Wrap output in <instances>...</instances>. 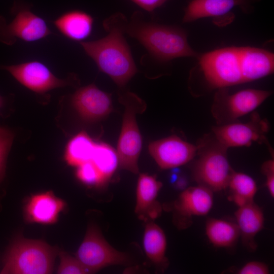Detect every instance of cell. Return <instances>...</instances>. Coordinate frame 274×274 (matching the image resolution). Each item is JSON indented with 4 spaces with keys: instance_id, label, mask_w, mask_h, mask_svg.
<instances>
[{
    "instance_id": "f546056e",
    "label": "cell",
    "mask_w": 274,
    "mask_h": 274,
    "mask_svg": "<svg viewBox=\"0 0 274 274\" xmlns=\"http://www.w3.org/2000/svg\"><path fill=\"white\" fill-rule=\"evenodd\" d=\"M262 170L266 177L265 185L270 196H274V161L270 159L264 162Z\"/></svg>"
},
{
    "instance_id": "e0dca14e",
    "label": "cell",
    "mask_w": 274,
    "mask_h": 274,
    "mask_svg": "<svg viewBox=\"0 0 274 274\" xmlns=\"http://www.w3.org/2000/svg\"><path fill=\"white\" fill-rule=\"evenodd\" d=\"M238 52L243 83L273 73L274 55L272 52L251 47H238Z\"/></svg>"
},
{
    "instance_id": "ac0fdd59",
    "label": "cell",
    "mask_w": 274,
    "mask_h": 274,
    "mask_svg": "<svg viewBox=\"0 0 274 274\" xmlns=\"http://www.w3.org/2000/svg\"><path fill=\"white\" fill-rule=\"evenodd\" d=\"M235 217L243 244L249 250L255 251L257 248L255 237L264 224L262 210L252 201L238 207Z\"/></svg>"
},
{
    "instance_id": "3957f363",
    "label": "cell",
    "mask_w": 274,
    "mask_h": 274,
    "mask_svg": "<svg viewBox=\"0 0 274 274\" xmlns=\"http://www.w3.org/2000/svg\"><path fill=\"white\" fill-rule=\"evenodd\" d=\"M57 249L43 241L18 238L3 259L2 274H46L53 271Z\"/></svg>"
},
{
    "instance_id": "484cf974",
    "label": "cell",
    "mask_w": 274,
    "mask_h": 274,
    "mask_svg": "<svg viewBox=\"0 0 274 274\" xmlns=\"http://www.w3.org/2000/svg\"><path fill=\"white\" fill-rule=\"evenodd\" d=\"M77 178L83 183L90 185L100 186L107 181L94 163L89 161L77 167Z\"/></svg>"
},
{
    "instance_id": "cb8c5ba5",
    "label": "cell",
    "mask_w": 274,
    "mask_h": 274,
    "mask_svg": "<svg viewBox=\"0 0 274 274\" xmlns=\"http://www.w3.org/2000/svg\"><path fill=\"white\" fill-rule=\"evenodd\" d=\"M95 143L84 131L74 136L68 143L65 159L68 164L78 167L91 160Z\"/></svg>"
},
{
    "instance_id": "d6986e66",
    "label": "cell",
    "mask_w": 274,
    "mask_h": 274,
    "mask_svg": "<svg viewBox=\"0 0 274 274\" xmlns=\"http://www.w3.org/2000/svg\"><path fill=\"white\" fill-rule=\"evenodd\" d=\"M257 0H192L185 10L184 22H190L207 17L227 14L236 6L247 10L250 4Z\"/></svg>"
},
{
    "instance_id": "9c48e42d",
    "label": "cell",
    "mask_w": 274,
    "mask_h": 274,
    "mask_svg": "<svg viewBox=\"0 0 274 274\" xmlns=\"http://www.w3.org/2000/svg\"><path fill=\"white\" fill-rule=\"evenodd\" d=\"M271 94L270 91L247 89L230 95L222 90L216 95L213 112L220 121H232L252 112Z\"/></svg>"
},
{
    "instance_id": "7402d4cb",
    "label": "cell",
    "mask_w": 274,
    "mask_h": 274,
    "mask_svg": "<svg viewBox=\"0 0 274 274\" xmlns=\"http://www.w3.org/2000/svg\"><path fill=\"white\" fill-rule=\"evenodd\" d=\"M205 229L209 242L218 248L231 247L240 236L236 223L220 219H208Z\"/></svg>"
},
{
    "instance_id": "6da1fadb",
    "label": "cell",
    "mask_w": 274,
    "mask_h": 274,
    "mask_svg": "<svg viewBox=\"0 0 274 274\" xmlns=\"http://www.w3.org/2000/svg\"><path fill=\"white\" fill-rule=\"evenodd\" d=\"M103 26L104 28H114L136 39L154 58L160 61L197 55L189 45L184 30L146 21L139 11L134 12L129 21L121 13L112 15L104 20Z\"/></svg>"
},
{
    "instance_id": "8992f818",
    "label": "cell",
    "mask_w": 274,
    "mask_h": 274,
    "mask_svg": "<svg viewBox=\"0 0 274 274\" xmlns=\"http://www.w3.org/2000/svg\"><path fill=\"white\" fill-rule=\"evenodd\" d=\"M76 258L90 273L110 265H126L130 262L129 256L112 247L93 224L88 226Z\"/></svg>"
},
{
    "instance_id": "4fadbf2b",
    "label": "cell",
    "mask_w": 274,
    "mask_h": 274,
    "mask_svg": "<svg viewBox=\"0 0 274 274\" xmlns=\"http://www.w3.org/2000/svg\"><path fill=\"white\" fill-rule=\"evenodd\" d=\"M72 102L81 117L87 121L100 119L112 110L110 95L94 84L77 90L72 95Z\"/></svg>"
},
{
    "instance_id": "ffe728a7",
    "label": "cell",
    "mask_w": 274,
    "mask_h": 274,
    "mask_svg": "<svg viewBox=\"0 0 274 274\" xmlns=\"http://www.w3.org/2000/svg\"><path fill=\"white\" fill-rule=\"evenodd\" d=\"M57 29L65 37L81 42L91 33L93 19L81 10H72L59 16L54 21Z\"/></svg>"
},
{
    "instance_id": "7c38bea8",
    "label": "cell",
    "mask_w": 274,
    "mask_h": 274,
    "mask_svg": "<svg viewBox=\"0 0 274 274\" xmlns=\"http://www.w3.org/2000/svg\"><path fill=\"white\" fill-rule=\"evenodd\" d=\"M198 146L173 135L153 141L149 145V151L162 169L183 165L191 161L198 150Z\"/></svg>"
},
{
    "instance_id": "44dd1931",
    "label": "cell",
    "mask_w": 274,
    "mask_h": 274,
    "mask_svg": "<svg viewBox=\"0 0 274 274\" xmlns=\"http://www.w3.org/2000/svg\"><path fill=\"white\" fill-rule=\"evenodd\" d=\"M166 246L162 229L153 221L147 222L143 235L144 249L148 259L161 270H164L168 265L165 255Z\"/></svg>"
},
{
    "instance_id": "4dcf8cb0",
    "label": "cell",
    "mask_w": 274,
    "mask_h": 274,
    "mask_svg": "<svg viewBox=\"0 0 274 274\" xmlns=\"http://www.w3.org/2000/svg\"><path fill=\"white\" fill-rule=\"evenodd\" d=\"M148 12H153L163 5L167 0H130Z\"/></svg>"
},
{
    "instance_id": "4316f807",
    "label": "cell",
    "mask_w": 274,
    "mask_h": 274,
    "mask_svg": "<svg viewBox=\"0 0 274 274\" xmlns=\"http://www.w3.org/2000/svg\"><path fill=\"white\" fill-rule=\"evenodd\" d=\"M60 264L57 273L59 274H85L89 271L82 265L77 258H74L64 252L59 253Z\"/></svg>"
},
{
    "instance_id": "f1b7e54d",
    "label": "cell",
    "mask_w": 274,
    "mask_h": 274,
    "mask_svg": "<svg viewBox=\"0 0 274 274\" xmlns=\"http://www.w3.org/2000/svg\"><path fill=\"white\" fill-rule=\"evenodd\" d=\"M238 274H268V266L264 263L253 261L247 263L238 271Z\"/></svg>"
},
{
    "instance_id": "ba28073f",
    "label": "cell",
    "mask_w": 274,
    "mask_h": 274,
    "mask_svg": "<svg viewBox=\"0 0 274 274\" xmlns=\"http://www.w3.org/2000/svg\"><path fill=\"white\" fill-rule=\"evenodd\" d=\"M0 68L8 71L21 84L38 93L73 85L77 80L75 76L67 79H59L44 63L36 60L2 65Z\"/></svg>"
},
{
    "instance_id": "30bf717a",
    "label": "cell",
    "mask_w": 274,
    "mask_h": 274,
    "mask_svg": "<svg viewBox=\"0 0 274 274\" xmlns=\"http://www.w3.org/2000/svg\"><path fill=\"white\" fill-rule=\"evenodd\" d=\"M51 33L45 21L28 9L19 10L9 24L0 16V42L9 45L14 43L17 39L34 42Z\"/></svg>"
},
{
    "instance_id": "d4e9b609",
    "label": "cell",
    "mask_w": 274,
    "mask_h": 274,
    "mask_svg": "<svg viewBox=\"0 0 274 274\" xmlns=\"http://www.w3.org/2000/svg\"><path fill=\"white\" fill-rule=\"evenodd\" d=\"M92 161L108 181L119 164L117 151L104 143H95Z\"/></svg>"
},
{
    "instance_id": "5bb4252c",
    "label": "cell",
    "mask_w": 274,
    "mask_h": 274,
    "mask_svg": "<svg viewBox=\"0 0 274 274\" xmlns=\"http://www.w3.org/2000/svg\"><path fill=\"white\" fill-rule=\"evenodd\" d=\"M65 207V202L51 191L35 194L26 202L24 218L28 223L53 224L57 221Z\"/></svg>"
},
{
    "instance_id": "52a82bcc",
    "label": "cell",
    "mask_w": 274,
    "mask_h": 274,
    "mask_svg": "<svg viewBox=\"0 0 274 274\" xmlns=\"http://www.w3.org/2000/svg\"><path fill=\"white\" fill-rule=\"evenodd\" d=\"M199 64L212 87L223 88L243 83L238 47H226L207 53Z\"/></svg>"
},
{
    "instance_id": "1f68e13d",
    "label": "cell",
    "mask_w": 274,
    "mask_h": 274,
    "mask_svg": "<svg viewBox=\"0 0 274 274\" xmlns=\"http://www.w3.org/2000/svg\"><path fill=\"white\" fill-rule=\"evenodd\" d=\"M5 101V98L0 95V110L3 107Z\"/></svg>"
},
{
    "instance_id": "5b68a950",
    "label": "cell",
    "mask_w": 274,
    "mask_h": 274,
    "mask_svg": "<svg viewBox=\"0 0 274 274\" xmlns=\"http://www.w3.org/2000/svg\"><path fill=\"white\" fill-rule=\"evenodd\" d=\"M198 147L201 151L193 167L194 180L213 192L225 189L233 171L227 158V148L216 139L215 142L208 145L202 143Z\"/></svg>"
},
{
    "instance_id": "603a6c76",
    "label": "cell",
    "mask_w": 274,
    "mask_h": 274,
    "mask_svg": "<svg viewBox=\"0 0 274 274\" xmlns=\"http://www.w3.org/2000/svg\"><path fill=\"white\" fill-rule=\"evenodd\" d=\"M227 187L231 192L230 199L238 207L250 202L257 191L256 182L250 176L233 170L229 178Z\"/></svg>"
},
{
    "instance_id": "2e32d148",
    "label": "cell",
    "mask_w": 274,
    "mask_h": 274,
    "mask_svg": "<svg viewBox=\"0 0 274 274\" xmlns=\"http://www.w3.org/2000/svg\"><path fill=\"white\" fill-rule=\"evenodd\" d=\"M162 183L154 176L141 174L136 190L134 212L139 219L146 222L153 221L161 213L162 208L157 200Z\"/></svg>"
},
{
    "instance_id": "8fae6325",
    "label": "cell",
    "mask_w": 274,
    "mask_h": 274,
    "mask_svg": "<svg viewBox=\"0 0 274 274\" xmlns=\"http://www.w3.org/2000/svg\"><path fill=\"white\" fill-rule=\"evenodd\" d=\"M267 121L255 114L245 123H228L212 128L215 139L226 147H248L254 142L262 143L268 131Z\"/></svg>"
},
{
    "instance_id": "7a4b0ae2",
    "label": "cell",
    "mask_w": 274,
    "mask_h": 274,
    "mask_svg": "<svg viewBox=\"0 0 274 274\" xmlns=\"http://www.w3.org/2000/svg\"><path fill=\"white\" fill-rule=\"evenodd\" d=\"M104 28L108 32L105 37L81 42L80 44L98 69L117 85L118 92H122L127 90L126 85L138 72V69L123 33L114 28Z\"/></svg>"
},
{
    "instance_id": "277c9868",
    "label": "cell",
    "mask_w": 274,
    "mask_h": 274,
    "mask_svg": "<svg viewBox=\"0 0 274 274\" xmlns=\"http://www.w3.org/2000/svg\"><path fill=\"white\" fill-rule=\"evenodd\" d=\"M118 94L119 101L125 108L116 151L119 164L122 169L138 174V159L142 140L135 116L146 110V104L144 100L128 90L118 92Z\"/></svg>"
},
{
    "instance_id": "9a60e30c",
    "label": "cell",
    "mask_w": 274,
    "mask_h": 274,
    "mask_svg": "<svg viewBox=\"0 0 274 274\" xmlns=\"http://www.w3.org/2000/svg\"><path fill=\"white\" fill-rule=\"evenodd\" d=\"M213 204V192L198 185L184 190L174 203L175 214L181 221L186 222L193 216L208 214Z\"/></svg>"
},
{
    "instance_id": "83f0119b",
    "label": "cell",
    "mask_w": 274,
    "mask_h": 274,
    "mask_svg": "<svg viewBox=\"0 0 274 274\" xmlns=\"http://www.w3.org/2000/svg\"><path fill=\"white\" fill-rule=\"evenodd\" d=\"M14 138V133L10 129L0 126V182L5 174L6 159Z\"/></svg>"
}]
</instances>
